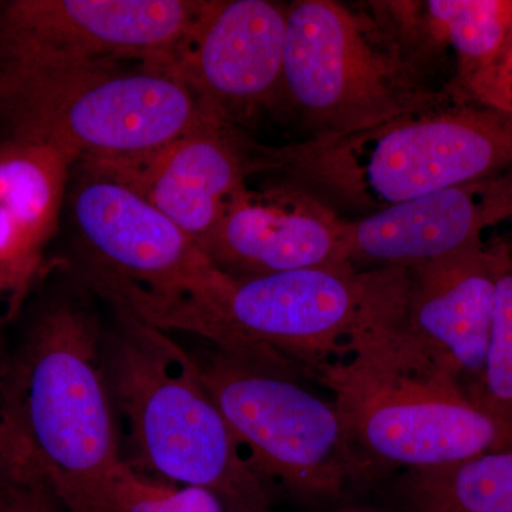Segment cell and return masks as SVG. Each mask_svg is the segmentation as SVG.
I'll return each instance as SVG.
<instances>
[{"label": "cell", "mask_w": 512, "mask_h": 512, "mask_svg": "<svg viewBox=\"0 0 512 512\" xmlns=\"http://www.w3.org/2000/svg\"><path fill=\"white\" fill-rule=\"evenodd\" d=\"M372 295L342 355L313 372L335 397L369 466H444L512 450V419L460 377L417 352L402 326L407 269H377Z\"/></svg>", "instance_id": "6da1fadb"}, {"label": "cell", "mask_w": 512, "mask_h": 512, "mask_svg": "<svg viewBox=\"0 0 512 512\" xmlns=\"http://www.w3.org/2000/svg\"><path fill=\"white\" fill-rule=\"evenodd\" d=\"M256 171H275L333 210L375 214L512 170V116L457 99L349 136L254 146Z\"/></svg>", "instance_id": "7a4b0ae2"}, {"label": "cell", "mask_w": 512, "mask_h": 512, "mask_svg": "<svg viewBox=\"0 0 512 512\" xmlns=\"http://www.w3.org/2000/svg\"><path fill=\"white\" fill-rule=\"evenodd\" d=\"M0 406L66 512H87L121 464L99 320L63 298L36 316L6 366Z\"/></svg>", "instance_id": "3957f363"}, {"label": "cell", "mask_w": 512, "mask_h": 512, "mask_svg": "<svg viewBox=\"0 0 512 512\" xmlns=\"http://www.w3.org/2000/svg\"><path fill=\"white\" fill-rule=\"evenodd\" d=\"M113 306L107 376L141 466L210 491L227 512H271L264 474L212 399L197 360L170 333Z\"/></svg>", "instance_id": "277c9868"}, {"label": "cell", "mask_w": 512, "mask_h": 512, "mask_svg": "<svg viewBox=\"0 0 512 512\" xmlns=\"http://www.w3.org/2000/svg\"><path fill=\"white\" fill-rule=\"evenodd\" d=\"M212 119L173 66L0 63L2 140L59 148L77 163L141 156Z\"/></svg>", "instance_id": "5b68a950"}, {"label": "cell", "mask_w": 512, "mask_h": 512, "mask_svg": "<svg viewBox=\"0 0 512 512\" xmlns=\"http://www.w3.org/2000/svg\"><path fill=\"white\" fill-rule=\"evenodd\" d=\"M373 276L353 265L244 278L218 269L204 288L181 298L116 289L107 299L165 332L192 333L225 352L313 372L342 355L366 311Z\"/></svg>", "instance_id": "8992f818"}, {"label": "cell", "mask_w": 512, "mask_h": 512, "mask_svg": "<svg viewBox=\"0 0 512 512\" xmlns=\"http://www.w3.org/2000/svg\"><path fill=\"white\" fill-rule=\"evenodd\" d=\"M447 99L383 25L333 0L288 5L278 107L308 138L349 136Z\"/></svg>", "instance_id": "52a82bcc"}, {"label": "cell", "mask_w": 512, "mask_h": 512, "mask_svg": "<svg viewBox=\"0 0 512 512\" xmlns=\"http://www.w3.org/2000/svg\"><path fill=\"white\" fill-rule=\"evenodd\" d=\"M198 365L212 399L264 476L303 493L332 494L367 467L335 404L285 369L221 349Z\"/></svg>", "instance_id": "ba28073f"}, {"label": "cell", "mask_w": 512, "mask_h": 512, "mask_svg": "<svg viewBox=\"0 0 512 512\" xmlns=\"http://www.w3.org/2000/svg\"><path fill=\"white\" fill-rule=\"evenodd\" d=\"M207 0H5L0 63L174 66Z\"/></svg>", "instance_id": "9c48e42d"}, {"label": "cell", "mask_w": 512, "mask_h": 512, "mask_svg": "<svg viewBox=\"0 0 512 512\" xmlns=\"http://www.w3.org/2000/svg\"><path fill=\"white\" fill-rule=\"evenodd\" d=\"M73 171L70 207L93 262L94 288L174 299L200 291L217 274L195 242L128 185L82 163Z\"/></svg>", "instance_id": "30bf717a"}, {"label": "cell", "mask_w": 512, "mask_h": 512, "mask_svg": "<svg viewBox=\"0 0 512 512\" xmlns=\"http://www.w3.org/2000/svg\"><path fill=\"white\" fill-rule=\"evenodd\" d=\"M288 5L269 0H207L175 72L212 116L237 127L278 107Z\"/></svg>", "instance_id": "8fae6325"}, {"label": "cell", "mask_w": 512, "mask_h": 512, "mask_svg": "<svg viewBox=\"0 0 512 512\" xmlns=\"http://www.w3.org/2000/svg\"><path fill=\"white\" fill-rule=\"evenodd\" d=\"M79 163L128 185L201 251L256 173L254 143L218 119L141 156Z\"/></svg>", "instance_id": "7c38bea8"}, {"label": "cell", "mask_w": 512, "mask_h": 512, "mask_svg": "<svg viewBox=\"0 0 512 512\" xmlns=\"http://www.w3.org/2000/svg\"><path fill=\"white\" fill-rule=\"evenodd\" d=\"M231 276H261L350 264L349 221L292 181L247 187L202 248Z\"/></svg>", "instance_id": "4fadbf2b"}, {"label": "cell", "mask_w": 512, "mask_h": 512, "mask_svg": "<svg viewBox=\"0 0 512 512\" xmlns=\"http://www.w3.org/2000/svg\"><path fill=\"white\" fill-rule=\"evenodd\" d=\"M512 259L500 244L476 245L407 269L402 325L421 355L460 377H476L480 392L497 285Z\"/></svg>", "instance_id": "5bb4252c"}, {"label": "cell", "mask_w": 512, "mask_h": 512, "mask_svg": "<svg viewBox=\"0 0 512 512\" xmlns=\"http://www.w3.org/2000/svg\"><path fill=\"white\" fill-rule=\"evenodd\" d=\"M512 218V170L431 192L349 221L350 264L412 268L483 244L485 229Z\"/></svg>", "instance_id": "9a60e30c"}, {"label": "cell", "mask_w": 512, "mask_h": 512, "mask_svg": "<svg viewBox=\"0 0 512 512\" xmlns=\"http://www.w3.org/2000/svg\"><path fill=\"white\" fill-rule=\"evenodd\" d=\"M77 160L59 148L0 140V298L18 315L59 227Z\"/></svg>", "instance_id": "2e32d148"}, {"label": "cell", "mask_w": 512, "mask_h": 512, "mask_svg": "<svg viewBox=\"0 0 512 512\" xmlns=\"http://www.w3.org/2000/svg\"><path fill=\"white\" fill-rule=\"evenodd\" d=\"M409 491L413 512H512V450L417 468Z\"/></svg>", "instance_id": "e0dca14e"}, {"label": "cell", "mask_w": 512, "mask_h": 512, "mask_svg": "<svg viewBox=\"0 0 512 512\" xmlns=\"http://www.w3.org/2000/svg\"><path fill=\"white\" fill-rule=\"evenodd\" d=\"M420 6L433 40L456 52L457 93L500 56L512 36V0H429Z\"/></svg>", "instance_id": "ac0fdd59"}, {"label": "cell", "mask_w": 512, "mask_h": 512, "mask_svg": "<svg viewBox=\"0 0 512 512\" xmlns=\"http://www.w3.org/2000/svg\"><path fill=\"white\" fill-rule=\"evenodd\" d=\"M89 512H227L210 491L170 487L148 480L121 464Z\"/></svg>", "instance_id": "d6986e66"}, {"label": "cell", "mask_w": 512, "mask_h": 512, "mask_svg": "<svg viewBox=\"0 0 512 512\" xmlns=\"http://www.w3.org/2000/svg\"><path fill=\"white\" fill-rule=\"evenodd\" d=\"M0 512H66L0 406Z\"/></svg>", "instance_id": "ffe728a7"}, {"label": "cell", "mask_w": 512, "mask_h": 512, "mask_svg": "<svg viewBox=\"0 0 512 512\" xmlns=\"http://www.w3.org/2000/svg\"><path fill=\"white\" fill-rule=\"evenodd\" d=\"M478 397L491 409L512 419V259L497 285Z\"/></svg>", "instance_id": "44dd1931"}, {"label": "cell", "mask_w": 512, "mask_h": 512, "mask_svg": "<svg viewBox=\"0 0 512 512\" xmlns=\"http://www.w3.org/2000/svg\"><path fill=\"white\" fill-rule=\"evenodd\" d=\"M461 100L473 101L512 116V36L503 52L460 92Z\"/></svg>", "instance_id": "7402d4cb"}, {"label": "cell", "mask_w": 512, "mask_h": 512, "mask_svg": "<svg viewBox=\"0 0 512 512\" xmlns=\"http://www.w3.org/2000/svg\"><path fill=\"white\" fill-rule=\"evenodd\" d=\"M9 360L6 359L5 353H3L2 345V332H0V384H2L3 375H5L6 366H8Z\"/></svg>", "instance_id": "603a6c76"}]
</instances>
